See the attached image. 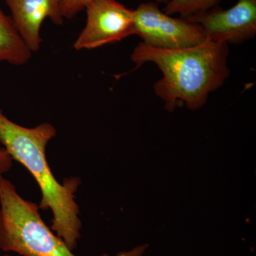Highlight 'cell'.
Segmentation results:
<instances>
[{"label":"cell","mask_w":256,"mask_h":256,"mask_svg":"<svg viewBox=\"0 0 256 256\" xmlns=\"http://www.w3.org/2000/svg\"><path fill=\"white\" fill-rule=\"evenodd\" d=\"M227 44L207 40L198 46L182 50H163L140 43L131 60L136 69L151 62L158 66L162 78L154 85L156 96L172 112L185 105L197 110L205 105L208 96L224 85L230 70L227 64Z\"/></svg>","instance_id":"1"},{"label":"cell","mask_w":256,"mask_h":256,"mask_svg":"<svg viewBox=\"0 0 256 256\" xmlns=\"http://www.w3.org/2000/svg\"><path fill=\"white\" fill-rule=\"evenodd\" d=\"M56 130L45 122L36 128L22 127L8 119L0 110V142L12 156L23 165L35 178L42 192L38 208L50 210L53 214L52 230L73 252L80 236L82 220L75 193L80 184L78 178L57 181L52 174L46 156L48 142Z\"/></svg>","instance_id":"2"},{"label":"cell","mask_w":256,"mask_h":256,"mask_svg":"<svg viewBox=\"0 0 256 256\" xmlns=\"http://www.w3.org/2000/svg\"><path fill=\"white\" fill-rule=\"evenodd\" d=\"M38 210V205L18 194L11 182L0 178V250L22 256H76L46 225ZM146 248L141 246L114 256H141Z\"/></svg>","instance_id":"3"},{"label":"cell","mask_w":256,"mask_h":256,"mask_svg":"<svg viewBox=\"0 0 256 256\" xmlns=\"http://www.w3.org/2000/svg\"><path fill=\"white\" fill-rule=\"evenodd\" d=\"M134 12L133 34L140 37L146 46L182 50L198 46L208 40L200 24L165 14L158 3H142Z\"/></svg>","instance_id":"4"},{"label":"cell","mask_w":256,"mask_h":256,"mask_svg":"<svg viewBox=\"0 0 256 256\" xmlns=\"http://www.w3.org/2000/svg\"><path fill=\"white\" fill-rule=\"evenodd\" d=\"M85 10L86 24L74 43L76 50L98 48L133 35L134 10L116 0H92Z\"/></svg>","instance_id":"5"},{"label":"cell","mask_w":256,"mask_h":256,"mask_svg":"<svg viewBox=\"0 0 256 256\" xmlns=\"http://www.w3.org/2000/svg\"><path fill=\"white\" fill-rule=\"evenodd\" d=\"M186 20L202 26L210 41L242 43L256 34V0H238L228 10H212Z\"/></svg>","instance_id":"6"},{"label":"cell","mask_w":256,"mask_h":256,"mask_svg":"<svg viewBox=\"0 0 256 256\" xmlns=\"http://www.w3.org/2000/svg\"><path fill=\"white\" fill-rule=\"evenodd\" d=\"M11 12L15 28L32 52L41 46L40 30L50 18L55 24L64 22L62 0H4Z\"/></svg>","instance_id":"7"},{"label":"cell","mask_w":256,"mask_h":256,"mask_svg":"<svg viewBox=\"0 0 256 256\" xmlns=\"http://www.w3.org/2000/svg\"><path fill=\"white\" fill-rule=\"evenodd\" d=\"M32 53L15 28L11 16L0 9V62L23 65L30 60Z\"/></svg>","instance_id":"8"},{"label":"cell","mask_w":256,"mask_h":256,"mask_svg":"<svg viewBox=\"0 0 256 256\" xmlns=\"http://www.w3.org/2000/svg\"><path fill=\"white\" fill-rule=\"evenodd\" d=\"M220 0H170L165 6V14H180L188 18L202 14L214 8Z\"/></svg>","instance_id":"9"},{"label":"cell","mask_w":256,"mask_h":256,"mask_svg":"<svg viewBox=\"0 0 256 256\" xmlns=\"http://www.w3.org/2000/svg\"><path fill=\"white\" fill-rule=\"evenodd\" d=\"M92 0H62V10L64 18H74L82 10H85L86 5ZM170 0H156V3L166 4Z\"/></svg>","instance_id":"10"},{"label":"cell","mask_w":256,"mask_h":256,"mask_svg":"<svg viewBox=\"0 0 256 256\" xmlns=\"http://www.w3.org/2000/svg\"><path fill=\"white\" fill-rule=\"evenodd\" d=\"M13 159L3 146L0 148V178L8 172L12 166Z\"/></svg>","instance_id":"11"},{"label":"cell","mask_w":256,"mask_h":256,"mask_svg":"<svg viewBox=\"0 0 256 256\" xmlns=\"http://www.w3.org/2000/svg\"><path fill=\"white\" fill-rule=\"evenodd\" d=\"M10 256L5 255V256Z\"/></svg>","instance_id":"12"}]
</instances>
